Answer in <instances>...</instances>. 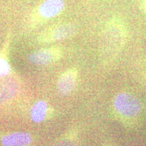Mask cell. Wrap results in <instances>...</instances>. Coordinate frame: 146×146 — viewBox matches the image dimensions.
Returning <instances> with one entry per match:
<instances>
[{
    "label": "cell",
    "mask_w": 146,
    "mask_h": 146,
    "mask_svg": "<svg viewBox=\"0 0 146 146\" xmlns=\"http://www.w3.org/2000/svg\"><path fill=\"white\" fill-rule=\"evenodd\" d=\"M112 108L116 118L125 126L135 125L143 112V104L137 97L129 92H120L113 100Z\"/></svg>",
    "instance_id": "7a4b0ae2"
},
{
    "label": "cell",
    "mask_w": 146,
    "mask_h": 146,
    "mask_svg": "<svg viewBox=\"0 0 146 146\" xmlns=\"http://www.w3.org/2000/svg\"><path fill=\"white\" fill-rule=\"evenodd\" d=\"M65 8V0H44L31 11L29 23L31 27L41 25L57 17L62 13Z\"/></svg>",
    "instance_id": "3957f363"
},
{
    "label": "cell",
    "mask_w": 146,
    "mask_h": 146,
    "mask_svg": "<svg viewBox=\"0 0 146 146\" xmlns=\"http://www.w3.org/2000/svg\"><path fill=\"white\" fill-rule=\"evenodd\" d=\"M63 52L59 47H46L32 52L28 56L30 63L35 65L45 66L59 61L62 57Z\"/></svg>",
    "instance_id": "5b68a950"
},
{
    "label": "cell",
    "mask_w": 146,
    "mask_h": 146,
    "mask_svg": "<svg viewBox=\"0 0 146 146\" xmlns=\"http://www.w3.org/2000/svg\"><path fill=\"white\" fill-rule=\"evenodd\" d=\"M128 39V28L120 16L110 18L104 26L100 36L99 56L102 64H110L123 50Z\"/></svg>",
    "instance_id": "6da1fadb"
},
{
    "label": "cell",
    "mask_w": 146,
    "mask_h": 146,
    "mask_svg": "<svg viewBox=\"0 0 146 146\" xmlns=\"http://www.w3.org/2000/svg\"><path fill=\"white\" fill-rule=\"evenodd\" d=\"M32 141V136L26 132L10 133L3 136L1 140L3 146H29Z\"/></svg>",
    "instance_id": "52a82bcc"
},
{
    "label": "cell",
    "mask_w": 146,
    "mask_h": 146,
    "mask_svg": "<svg viewBox=\"0 0 146 146\" xmlns=\"http://www.w3.org/2000/svg\"><path fill=\"white\" fill-rule=\"evenodd\" d=\"M141 6H142V10H143V12H145L146 14V0H142Z\"/></svg>",
    "instance_id": "8fae6325"
},
{
    "label": "cell",
    "mask_w": 146,
    "mask_h": 146,
    "mask_svg": "<svg viewBox=\"0 0 146 146\" xmlns=\"http://www.w3.org/2000/svg\"><path fill=\"white\" fill-rule=\"evenodd\" d=\"M78 72L76 68H71L62 73L57 82V89L62 96L69 95L74 90L78 83Z\"/></svg>",
    "instance_id": "8992f818"
},
{
    "label": "cell",
    "mask_w": 146,
    "mask_h": 146,
    "mask_svg": "<svg viewBox=\"0 0 146 146\" xmlns=\"http://www.w3.org/2000/svg\"><path fill=\"white\" fill-rule=\"evenodd\" d=\"M108 146H114V145H108Z\"/></svg>",
    "instance_id": "7c38bea8"
},
{
    "label": "cell",
    "mask_w": 146,
    "mask_h": 146,
    "mask_svg": "<svg viewBox=\"0 0 146 146\" xmlns=\"http://www.w3.org/2000/svg\"><path fill=\"white\" fill-rule=\"evenodd\" d=\"M54 146H78V144L75 135L69 133L60 139Z\"/></svg>",
    "instance_id": "9c48e42d"
},
{
    "label": "cell",
    "mask_w": 146,
    "mask_h": 146,
    "mask_svg": "<svg viewBox=\"0 0 146 146\" xmlns=\"http://www.w3.org/2000/svg\"><path fill=\"white\" fill-rule=\"evenodd\" d=\"M48 112V104L44 100H39L33 105L31 110V118L35 123L44 121Z\"/></svg>",
    "instance_id": "ba28073f"
},
{
    "label": "cell",
    "mask_w": 146,
    "mask_h": 146,
    "mask_svg": "<svg viewBox=\"0 0 146 146\" xmlns=\"http://www.w3.org/2000/svg\"><path fill=\"white\" fill-rule=\"evenodd\" d=\"M77 25L73 23H64L53 25L41 32L37 36L40 43H51L72 38L77 34Z\"/></svg>",
    "instance_id": "277c9868"
},
{
    "label": "cell",
    "mask_w": 146,
    "mask_h": 146,
    "mask_svg": "<svg viewBox=\"0 0 146 146\" xmlns=\"http://www.w3.org/2000/svg\"><path fill=\"white\" fill-rule=\"evenodd\" d=\"M10 70V66L8 62L5 58L0 56V76L7 75Z\"/></svg>",
    "instance_id": "30bf717a"
}]
</instances>
